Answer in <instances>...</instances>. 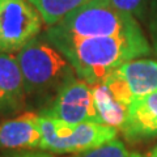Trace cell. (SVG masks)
<instances>
[{
  "label": "cell",
  "mask_w": 157,
  "mask_h": 157,
  "mask_svg": "<svg viewBox=\"0 0 157 157\" xmlns=\"http://www.w3.org/2000/svg\"><path fill=\"white\" fill-rule=\"evenodd\" d=\"M29 2L39 12L43 24L50 28L89 0H29Z\"/></svg>",
  "instance_id": "cell-12"
},
{
  "label": "cell",
  "mask_w": 157,
  "mask_h": 157,
  "mask_svg": "<svg viewBox=\"0 0 157 157\" xmlns=\"http://www.w3.org/2000/svg\"><path fill=\"white\" fill-rule=\"evenodd\" d=\"M0 157H54L50 152L45 151H13L0 155Z\"/></svg>",
  "instance_id": "cell-16"
},
{
  "label": "cell",
  "mask_w": 157,
  "mask_h": 157,
  "mask_svg": "<svg viewBox=\"0 0 157 157\" xmlns=\"http://www.w3.org/2000/svg\"><path fill=\"white\" fill-rule=\"evenodd\" d=\"M24 109H26V94L16 55L0 52V118Z\"/></svg>",
  "instance_id": "cell-7"
},
{
  "label": "cell",
  "mask_w": 157,
  "mask_h": 157,
  "mask_svg": "<svg viewBox=\"0 0 157 157\" xmlns=\"http://www.w3.org/2000/svg\"><path fill=\"white\" fill-rule=\"evenodd\" d=\"M43 20L29 0H0V52L17 54L41 34Z\"/></svg>",
  "instance_id": "cell-5"
},
{
  "label": "cell",
  "mask_w": 157,
  "mask_h": 157,
  "mask_svg": "<svg viewBox=\"0 0 157 157\" xmlns=\"http://www.w3.org/2000/svg\"><path fill=\"white\" fill-rule=\"evenodd\" d=\"M75 157H143L136 152L130 151L121 140L114 139L101 147L90 149L84 153H78Z\"/></svg>",
  "instance_id": "cell-13"
},
{
  "label": "cell",
  "mask_w": 157,
  "mask_h": 157,
  "mask_svg": "<svg viewBox=\"0 0 157 157\" xmlns=\"http://www.w3.org/2000/svg\"><path fill=\"white\" fill-rule=\"evenodd\" d=\"M115 72L124 81L134 100L157 92V60L155 59H134L118 67Z\"/></svg>",
  "instance_id": "cell-10"
},
{
  "label": "cell",
  "mask_w": 157,
  "mask_h": 157,
  "mask_svg": "<svg viewBox=\"0 0 157 157\" xmlns=\"http://www.w3.org/2000/svg\"><path fill=\"white\" fill-rule=\"evenodd\" d=\"M38 114V113H37ZM37 124L41 132L39 149L50 153H84L117 139L118 130L100 122H67L38 114Z\"/></svg>",
  "instance_id": "cell-4"
},
{
  "label": "cell",
  "mask_w": 157,
  "mask_h": 157,
  "mask_svg": "<svg viewBox=\"0 0 157 157\" xmlns=\"http://www.w3.org/2000/svg\"><path fill=\"white\" fill-rule=\"evenodd\" d=\"M37 118V113L29 111L0 122V151L39 149L41 132Z\"/></svg>",
  "instance_id": "cell-8"
},
{
  "label": "cell",
  "mask_w": 157,
  "mask_h": 157,
  "mask_svg": "<svg viewBox=\"0 0 157 157\" xmlns=\"http://www.w3.org/2000/svg\"><path fill=\"white\" fill-rule=\"evenodd\" d=\"M147 157H157V145H156L155 148H153V149H152V151L149 152V153H148V156H147Z\"/></svg>",
  "instance_id": "cell-17"
},
{
  "label": "cell",
  "mask_w": 157,
  "mask_h": 157,
  "mask_svg": "<svg viewBox=\"0 0 157 157\" xmlns=\"http://www.w3.org/2000/svg\"><path fill=\"white\" fill-rule=\"evenodd\" d=\"M121 131L128 141H141L157 136V92L131 102Z\"/></svg>",
  "instance_id": "cell-9"
},
{
  "label": "cell",
  "mask_w": 157,
  "mask_h": 157,
  "mask_svg": "<svg viewBox=\"0 0 157 157\" xmlns=\"http://www.w3.org/2000/svg\"><path fill=\"white\" fill-rule=\"evenodd\" d=\"M42 34L68 59L76 75L90 85L101 82L124 63L152 52L143 32L90 38L68 37L48 30Z\"/></svg>",
  "instance_id": "cell-1"
},
{
  "label": "cell",
  "mask_w": 157,
  "mask_h": 157,
  "mask_svg": "<svg viewBox=\"0 0 157 157\" xmlns=\"http://www.w3.org/2000/svg\"><path fill=\"white\" fill-rule=\"evenodd\" d=\"M48 32L76 38L124 36L143 32L137 20L119 11L110 0H89L47 28Z\"/></svg>",
  "instance_id": "cell-3"
},
{
  "label": "cell",
  "mask_w": 157,
  "mask_h": 157,
  "mask_svg": "<svg viewBox=\"0 0 157 157\" xmlns=\"http://www.w3.org/2000/svg\"><path fill=\"white\" fill-rule=\"evenodd\" d=\"M16 55L22 73L26 107L45 110L71 80L77 77L68 59L39 34Z\"/></svg>",
  "instance_id": "cell-2"
},
{
  "label": "cell",
  "mask_w": 157,
  "mask_h": 157,
  "mask_svg": "<svg viewBox=\"0 0 157 157\" xmlns=\"http://www.w3.org/2000/svg\"><path fill=\"white\" fill-rule=\"evenodd\" d=\"M122 12L132 14L136 20H145L151 0H110Z\"/></svg>",
  "instance_id": "cell-14"
},
{
  "label": "cell",
  "mask_w": 157,
  "mask_h": 157,
  "mask_svg": "<svg viewBox=\"0 0 157 157\" xmlns=\"http://www.w3.org/2000/svg\"><path fill=\"white\" fill-rule=\"evenodd\" d=\"M145 21L152 42V50L157 56V0H151Z\"/></svg>",
  "instance_id": "cell-15"
},
{
  "label": "cell",
  "mask_w": 157,
  "mask_h": 157,
  "mask_svg": "<svg viewBox=\"0 0 157 157\" xmlns=\"http://www.w3.org/2000/svg\"><path fill=\"white\" fill-rule=\"evenodd\" d=\"M92 86L98 122L113 128L122 130L128 113V105L124 104L105 81Z\"/></svg>",
  "instance_id": "cell-11"
},
{
  "label": "cell",
  "mask_w": 157,
  "mask_h": 157,
  "mask_svg": "<svg viewBox=\"0 0 157 157\" xmlns=\"http://www.w3.org/2000/svg\"><path fill=\"white\" fill-rule=\"evenodd\" d=\"M38 114L52 117L70 124L98 122L93 86L80 77L71 80L50 105Z\"/></svg>",
  "instance_id": "cell-6"
}]
</instances>
